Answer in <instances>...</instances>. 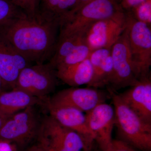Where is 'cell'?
Returning a JSON list of instances; mask_svg holds the SVG:
<instances>
[{
  "label": "cell",
  "mask_w": 151,
  "mask_h": 151,
  "mask_svg": "<svg viewBox=\"0 0 151 151\" xmlns=\"http://www.w3.org/2000/svg\"><path fill=\"white\" fill-rule=\"evenodd\" d=\"M59 28V21L24 14L0 25V34L29 62L42 63L54 53Z\"/></svg>",
  "instance_id": "1"
},
{
  "label": "cell",
  "mask_w": 151,
  "mask_h": 151,
  "mask_svg": "<svg viewBox=\"0 0 151 151\" xmlns=\"http://www.w3.org/2000/svg\"><path fill=\"white\" fill-rule=\"evenodd\" d=\"M115 111V126L119 139L137 150L151 151V124L144 122L121 100L108 89Z\"/></svg>",
  "instance_id": "2"
},
{
  "label": "cell",
  "mask_w": 151,
  "mask_h": 151,
  "mask_svg": "<svg viewBox=\"0 0 151 151\" xmlns=\"http://www.w3.org/2000/svg\"><path fill=\"white\" fill-rule=\"evenodd\" d=\"M37 138L45 151H91L93 142L60 125L50 116L42 119Z\"/></svg>",
  "instance_id": "3"
},
{
  "label": "cell",
  "mask_w": 151,
  "mask_h": 151,
  "mask_svg": "<svg viewBox=\"0 0 151 151\" xmlns=\"http://www.w3.org/2000/svg\"><path fill=\"white\" fill-rule=\"evenodd\" d=\"M124 12L118 0H93L60 22L58 38L83 33L93 23Z\"/></svg>",
  "instance_id": "4"
},
{
  "label": "cell",
  "mask_w": 151,
  "mask_h": 151,
  "mask_svg": "<svg viewBox=\"0 0 151 151\" xmlns=\"http://www.w3.org/2000/svg\"><path fill=\"white\" fill-rule=\"evenodd\" d=\"M125 29L133 65L139 80L151 75V29L129 12Z\"/></svg>",
  "instance_id": "5"
},
{
  "label": "cell",
  "mask_w": 151,
  "mask_h": 151,
  "mask_svg": "<svg viewBox=\"0 0 151 151\" xmlns=\"http://www.w3.org/2000/svg\"><path fill=\"white\" fill-rule=\"evenodd\" d=\"M57 78L56 70L49 63L29 65L20 72L14 89L22 90L43 101L54 91Z\"/></svg>",
  "instance_id": "6"
},
{
  "label": "cell",
  "mask_w": 151,
  "mask_h": 151,
  "mask_svg": "<svg viewBox=\"0 0 151 151\" xmlns=\"http://www.w3.org/2000/svg\"><path fill=\"white\" fill-rule=\"evenodd\" d=\"M42 120L34 106L26 108L9 117L0 129V139L24 147L37 138Z\"/></svg>",
  "instance_id": "7"
},
{
  "label": "cell",
  "mask_w": 151,
  "mask_h": 151,
  "mask_svg": "<svg viewBox=\"0 0 151 151\" xmlns=\"http://www.w3.org/2000/svg\"><path fill=\"white\" fill-rule=\"evenodd\" d=\"M111 55L113 74L108 89L116 92L135 85L139 80L132 63L125 29L111 47Z\"/></svg>",
  "instance_id": "8"
},
{
  "label": "cell",
  "mask_w": 151,
  "mask_h": 151,
  "mask_svg": "<svg viewBox=\"0 0 151 151\" xmlns=\"http://www.w3.org/2000/svg\"><path fill=\"white\" fill-rule=\"evenodd\" d=\"M127 15L122 12L93 23L83 33L85 43L91 51L111 49L126 27Z\"/></svg>",
  "instance_id": "9"
},
{
  "label": "cell",
  "mask_w": 151,
  "mask_h": 151,
  "mask_svg": "<svg viewBox=\"0 0 151 151\" xmlns=\"http://www.w3.org/2000/svg\"><path fill=\"white\" fill-rule=\"evenodd\" d=\"M111 97L108 91L88 87H71L58 92L51 98L52 103L76 108L87 113Z\"/></svg>",
  "instance_id": "10"
},
{
  "label": "cell",
  "mask_w": 151,
  "mask_h": 151,
  "mask_svg": "<svg viewBox=\"0 0 151 151\" xmlns=\"http://www.w3.org/2000/svg\"><path fill=\"white\" fill-rule=\"evenodd\" d=\"M87 125L101 151H111L115 124L114 108L106 103L99 104L85 114Z\"/></svg>",
  "instance_id": "11"
},
{
  "label": "cell",
  "mask_w": 151,
  "mask_h": 151,
  "mask_svg": "<svg viewBox=\"0 0 151 151\" xmlns=\"http://www.w3.org/2000/svg\"><path fill=\"white\" fill-rule=\"evenodd\" d=\"M42 104L45 105L49 116L60 125L77 132L88 140L95 142L84 112L70 106L52 103L48 98L43 100Z\"/></svg>",
  "instance_id": "12"
},
{
  "label": "cell",
  "mask_w": 151,
  "mask_h": 151,
  "mask_svg": "<svg viewBox=\"0 0 151 151\" xmlns=\"http://www.w3.org/2000/svg\"><path fill=\"white\" fill-rule=\"evenodd\" d=\"M121 100L144 122L151 124V75L139 79L126 91Z\"/></svg>",
  "instance_id": "13"
},
{
  "label": "cell",
  "mask_w": 151,
  "mask_h": 151,
  "mask_svg": "<svg viewBox=\"0 0 151 151\" xmlns=\"http://www.w3.org/2000/svg\"><path fill=\"white\" fill-rule=\"evenodd\" d=\"M29 63L0 34V76L5 87L14 89L20 72Z\"/></svg>",
  "instance_id": "14"
},
{
  "label": "cell",
  "mask_w": 151,
  "mask_h": 151,
  "mask_svg": "<svg viewBox=\"0 0 151 151\" xmlns=\"http://www.w3.org/2000/svg\"><path fill=\"white\" fill-rule=\"evenodd\" d=\"M89 60L93 75L88 87L100 89L109 86L113 74L111 49L100 48L91 52Z\"/></svg>",
  "instance_id": "15"
},
{
  "label": "cell",
  "mask_w": 151,
  "mask_h": 151,
  "mask_svg": "<svg viewBox=\"0 0 151 151\" xmlns=\"http://www.w3.org/2000/svg\"><path fill=\"white\" fill-rule=\"evenodd\" d=\"M43 101L19 89L0 93V114L8 119L26 108L41 105Z\"/></svg>",
  "instance_id": "16"
},
{
  "label": "cell",
  "mask_w": 151,
  "mask_h": 151,
  "mask_svg": "<svg viewBox=\"0 0 151 151\" xmlns=\"http://www.w3.org/2000/svg\"><path fill=\"white\" fill-rule=\"evenodd\" d=\"M57 77L71 87L88 86L92 81L93 68L89 58L76 64L56 69Z\"/></svg>",
  "instance_id": "17"
},
{
  "label": "cell",
  "mask_w": 151,
  "mask_h": 151,
  "mask_svg": "<svg viewBox=\"0 0 151 151\" xmlns=\"http://www.w3.org/2000/svg\"><path fill=\"white\" fill-rule=\"evenodd\" d=\"M77 0H36V14L48 20H60L73 10Z\"/></svg>",
  "instance_id": "18"
},
{
  "label": "cell",
  "mask_w": 151,
  "mask_h": 151,
  "mask_svg": "<svg viewBox=\"0 0 151 151\" xmlns=\"http://www.w3.org/2000/svg\"><path fill=\"white\" fill-rule=\"evenodd\" d=\"M91 51L85 43L78 46L70 55L62 60L55 66V70L60 68L66 67L82 62L89 58Z\"/></svg>",
  "instance_id": "19"
},
{
  "label": "cell",
  "mask_w": 151,
  "mask_h": 151,
  "mask_svg": "<svg viewBox=\"0 0 151 151\" xmlns=\"http://www.w3.org/2000/svg\"><path fill=\"white\" fill-rule=\"evenodd\" d=\"M24 14L10 0H0V25Z\"/></svg>",
  "instance_id": "20"
},
{
  "label": "cell",
  "mask_w": 151,
  "mask_h": 151,
  "mask_svg": "<svg viewBox=\"0 0 151 151\" xmlns=\"http://www.w3.org/2000/svg\"><path fill=\"white\" fill-rule=\"evenodd\" d=\"M129 12L138 20L151 27V0H147L142 3Z\"/></svg>",
  "instance_id": "21"
},
{
  "label": "cell",
  "mask_w": 151,
  "mask_h": 151,
  "mask_svg": "<svg viewBox=\"0 0 151 151\" xmlns=\"http://www.w3.org/2000/svg\"><path fill=\"white\" fill-rule=\"evenodd\" d=\"M14 5L30 17L36 15V0H10Z\"/></svg>",
  "instance_id": "22"
},
{
  "label": "cell",
  "mask_w": 151,
  "mask_h": 151,
  "mask_svg": "<svg viewBox=\"0 0 151 151\" xmlns=\"http://www.w3.org/2000/svg\"><path fill=\"white\" fill-rule=\"evenodd\" d=\"M111 151H138L128 144L119 139H113Z\"/></svg>",
  "instance_id": "23"
},
{
  "label": "cell",
  "mask_w": 151,
  "mask_h": 151,
  "mask_svg": "<svg viewBox=\"0 0 151 151\" xmlns=\"http://www.w3.org/2000/svg\"><path fill=\"white\" fill-rule=\"evenodd\" d=\"M147 0H118L120 6L125 12H130Z\"/></svg>",
  "instance_id": "24"
},
{
  "label": "cell",
  "mask_w": 151,
  "mask_h": 151,
  "mask_svg": "<svg viewBox=\"0 0 151 151\" xmlns=\"http://www.w3.org/2000/svg\"><path fill=\"white\" fill-rule=\"evenodd\" d=\"M19 148L15 143L0 139V151H19Z\"/></svg>",
  "instance_id": "25"
},
{
  "label": "cell",
  "mask_w": 151,
  "mask_h": 151,
  "mask_svg": "<svg viewBox=\"0 0 151 151\" xmlns=\"http://www.w3.org/2000/svg\"><path fill=\"white\" fill-rule=\"evenodd\" d=\"M92 1H93V0H77L73 10L70 12V13L68 14L67 16L64 18V19H63L62 20L72 15V14L78 11L79 9L81 8L82 6Z\"/></svg>",
  "instance_id": "26"
},
{
  "label": "cell",
  "mask_w": 151,
  "mask_h": 151,
  "mask_svg": "<svg viewBox=\"0 0 151 151\" xmlns=\"http://www.w3.org/2000/svg\"><path fill=\"white\" fill-rule=\"evenodd\" d=\"M27 151H45L40 145L37 144V145L33 146Z\"/></svg>",
  "instance_id": "27"
},
{
  "label": "cell",
  "mask_w": 151,
  "mask_h": 151,
  "mask_svg": "<svg viewBox=\"0 0 151 151\" xmlns=\"http://www.w3.org/2000/svg\"><path fill=\"white\" fill-rule=\"evenodd\" d=\"M7 119L0 114V129H1V128L2 127L3 124L4 123Z\"/></svg>",
  "instance_id": "28"
},
{
  "label": "cell",
  "mask_w": 151,
  "mask_h": 151,
  "mask_svg": "<svg viewBox=\"0 0 151 151\" xmlns=\"http://www.w3.org/2000/svg\"><path fill=\"white\" fill-rule=\"evenodd\" d=\"M5 87V86L4 84V81H3L1 77V76H0V93L4 91L3 90V89Z\"/></svg>",
  "instance_id": "29"
},
{
  "label": "cell",
  "mask_w": 151,
  "mask_h": 151,
  "mask_svg": "<svg viewBox=\"0 0 151 151\" xmlns=\"http://www.w3.org/2000/svg\"><path fill=\"white\" fill-rule=\"evenodd\" d=\"M91 151H93V150H91Z\"/></svg>",
  "instance_id": "30"
}]
</instances>
